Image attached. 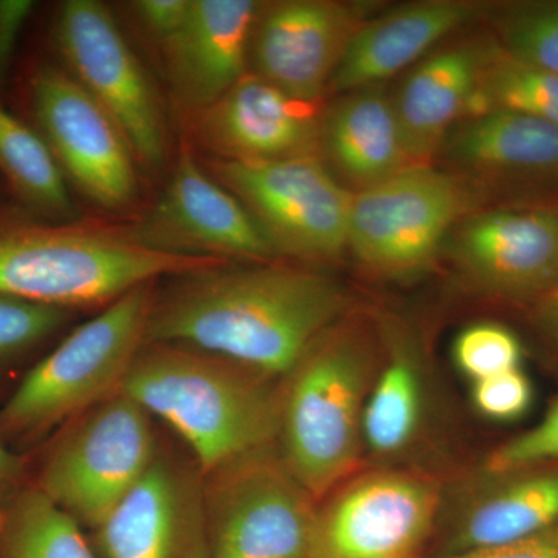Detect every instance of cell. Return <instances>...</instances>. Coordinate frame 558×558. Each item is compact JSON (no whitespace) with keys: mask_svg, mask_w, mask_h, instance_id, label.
I'll return each mask as SVG.
<instances>
[{"mask_svg":"<svg viewBox=\"0 0 558 558\" xmlns=\"http://www.w3.org/2000/svg\"><path fill=\"white\" fill-rule=\"evenodd\" d=\"M132 231L148 247L175 255L223 260L275 255L247 208L202 170L185 145L160 199Z\"/></svg>","mask_w":558,"mask_h":558,"instance_id":"14","label":"cell"},{"mask_svg":"<svg viewBox=\"0 0 558 558\" xmlns=\"http://www.w3.org/2000/svg\"><path fill=\"white\" fill-rule=\"evenodd\" d=\"M70 311L0 296V368L49 340Z\"/></svg>","mask_w":558,"mask_h":558,"instance_id":"30","label":"cell"},{"mask_svg":"<svg viewBox=\"0 0 558 558\" xmlns=\"http://www.w3.org/2000/svg\"><path fill=\"white\" fill-rule=\"evenodd\" d=\"M0 558H98L81 526L38 487L14 490L0 520Z\"/></svg>","mask_w":558,"mask_h":558,"instance_id":"25","label":"cell"},{"mask_svg":"<svg viewBox=\"0 0 558 558\" xmlns=\"http://www.w3.org/2000/svg\"><path fill=\"white\" fill-rule=\"evenodd\" d=\"M422 379L414 360L395 352L374 377L363 410V446L391 457L410 446L422 417Z\"/></svg>","mask_w":558,"mask_h":558,"instance_id":"26","label":"cell"},{"mask_svg":"<svg viewBox=\"0 0 558 558\" xmlns=\"http://www.w3.org/2000/svg\"><path fill=\"white\" fill-rule=\"evenodd\" d=\"M54 43L68 72L101 106L140 161L159 167L167 157V130L159 98L108 7L68 0L58 10Z\"/></svg>","mask_w":558,"mask_h":558,"instance_id":"10","label":"cell"},{"mask_svg":"<svg viewBox=\"0 0 558 558\" xmlns=\"http://www.w3.org/2000/svg\"><path fill=\"white\" fill-rule=\"evenodd\" d=\"M473 502L451 535L449 553L497 548L546 534L558 523V468L502 475ZM447 553V554H449Z\"/></svg>","mask_w":558,"mask_h":558,"instance_id":"23","label":"cell"},{"mask_svg":"<svg viewBox=\"0 0 558 558\" xmlns=\"http://www.w3.org/2000/svg\"><path fill=\"white\" fill-rule=\"evenodd\" d=\"M486 5L470 0H421L366 20L349 44L328 92L380 86L476 20Z\"/></svg>","mask_w":558,"mask_h":558,"instance_id":"19","label":"cell"},{"mask_svg":"<svg viewBox=\"0 0 558 558\" xmlns=\"http://www.w3.org/2000/svg\"><path fill=\"white\" fill-rule=\"evenodd\" d=\"M490 49L478 43L446 47L418 62L403 81L392 101L414 167H427L459 120L469 116Z\"/></svg>","mask_w":558,"mask_h":558,"instance_id":"20","label":"cell"},{"mask_svg":"<svg viewBox=\"0 0 558 558\" xmlns=\"http://www.w3.org/2000/svg\"><path fill=\"white\" fill-rule=\"evenodd\" d=\"M549 535H550V537H553V538H554V542H556V543H557V545H558V523L556 524V526H554L553 529H550V531H549Z\"/></svg>","mask_w":558,"mask_h":558,"instance_id":"38","label":"cell"},{"mask_svg":"<svg viewBox=\"0 0 558 558\" xmlns=\"http://www.w3.org/2000/svg\"><path fill=\"white\" fill-rule=\"evenodd\" d=\"M433 558H558V545L550 537L549 532H546L538 537L513 543V545L462 550V553H449L446 556Z\"/></svg>","mask_w":558,"mask_h":558,"instance_id":"35","label":"cell"},{"mask_svg":"<svg viewBox=\"0 0 558 558\" xmlns=\"http://www.w3.org/2000/svg\"><path fill=\"white\" fill-rule=\"evenodd\" d=\"M472 396L473 405L484 417L510 422L531 409L534 389L524 371L519 368L473 381Z\"/></svg>","mask_w":558,"mask_h":558,"instance_id":"32","label":"cell"},{"mask_svg":"<svg viewBox=\"0 0 558 558\" xmlns=\"http://www.w3.org/2000/svg\"><path fill=\"white\" fill-rule=\"evenodd\" d=\"M534 317L543 333L558 347V289L539 296Z\"/></svg>","mask_w":558,"mask_h":558,"instance_id":"36","label":"cell"},{"mask_svg":"<svg viewBox=\"0 0 558 558\" xmlns=\"http://www.w3.org/2000/svg\"><path fill=\"white\" fill-rule=\"evenodd\" d=\"M470 174L501 182L558 180V126L524 113L494 110L459 121L442 148Z\"/></svg>","mask_w":558,"mask_h":558,"instance_id":"21","label":"cell"},{"mask_svg":"<svg viewBox=\"0 0 558 558\" xmlns=\"http://www.w3.org/2000/svg\"><path fill=\"white\" fill-rule=\"evenodd\" d=\"M323 499L312 558H421L439 510L433 481L396 469L343 481Z\"/></svg>","mask_w":558,"mask_h":558,"instance_id":"11","label":"cell"},{"mask_svg":"<svg viewBox=\"0 0 558 558\" xmlns=\"http://www.w3.org/2000/svg\"><path fill=\"white\" fill-rule=\"evenodd\" d=\"M159 451L153 416L120 391L64 425L35 487L81 527L95 531L137 486Z\"/></svg>","mask_w":558,"mask_h":558,"instance_id":"6","label":"cell"},{"mask_svg":"<svg viewBox=\"0 0 558 558\" xmlns=\"http://www.w3.org/2000/svg\"><path fill=\"white\" fill-rule=\"evenodd\" d=\"M24 461L9 449L0 436V494L14 490L24 475Z\"/></svg>","mask_w":558,"mask_h":558,"instance_id":"37","label":"cell"},{"mask_svg":"<svg viewBox=\"0 0 558 558\" xmlns=\"http://www.w3.org/2000/svg\"><path fill=\"white\" fill-rule=\"evenodd\" d=\"M377 371L373 337L343 318L281 380L278 453L317 501L357 465L363 410Z\"/></svg>","mask_w":558,"mask_h":558,"instance_id":"4","label":"cell"},{"mask_svg":"<svg viewBox=\"0 0 558 558\" xmlns=\"http://www.w3.org/2000/svg\"><path fill=\"white\" fill-rule=\"evenodd\" d=\"M172 279L154 293L146 343L197 349L277 380L349 307L340 282L300 267L226 263Z\"/></svg>","mask_w":558,"mask_h":558,"instance_id":"1","label":"cell"},{"mask_svg":"<svg viewBox=\"0 0 558 558\" xmlns=\"http://www.w3.org/2000/svg\"><path fill=\"white\" fill-rule=\"evenodd\" d=\"M0 172L14 193L49 222H69L73 204L61 168L39 132L0 105Z\"/></svg>","mask_w":558,"mask_h":558,"instance_id":"24","label":"cell"},{"mask_svg":"<svg viewBox=\"0 0 558 558\" xmlns=\"http://www.w3.org/2000/svg\"><path fill=\"white\" fill-rule=\"evenodd\" d=\"M35 9L32 0H0V86L9 80L22 32Z\"/></svg>","mask_w":558,"mask_h":558,"instance_id":"34","label":"cell"},{"mask_svg":"<svg viewBox=\"0 0 558 558\" xmlns=\"http://www.w3.org/2000/svg\"><path fill=\"white\" fill-rule=\"evenodd\" d=\"M494 110L524 113L558 126V75L532 68L492 46L469 117Z\"/></svg>","mask_w":558,"mask_h":558,"instance_id":"27","label":"cell"},{"mask_svg":"<svg viewBox=\"0 0 558 558\" xmlns=\"http://www.w3.org/2000/svg\"><path fill=\"white\" fill-rule=\"evenodd\" d=\"M95 532L102 558H209L204 476L196 462L160 449Z\"/></svg>","mask_w":558,"mask_h":558,"instance_id":"15","label":"cell"},{"mask_svg":"<svg viewBox=\"0 0 558 558\" xmlns=\"http://www.w3.org/2000/svg\"><path fill=\"white\" fill-rule=\"evenodd\" d=\"M190 9L191 0H138L132 3L137 20L160 44L179 32Z\"/></svg>","mask_w":558,"mask_h":558,"instance_id":"33","label":"cell"},{"mask_svg":"<svg viewBox=\"0 0 558 558\" xmlns=\"http://www.w3.org/2000/svg\"><path fill=\"white\" fill-rule=\"evenodd\" d=\"M121 392L178 433L202 475L277 444L281 380L208 352L145 343Z\"/></svg>","mask_w":558,"mask_h":558,"instance_id":"2","label":"cell"},{"mask_svg":"<svg viewBox=\"0 0 558 558\" xmlns=\"http://www.w3.org/2000/svg\"><path fill=\"white\" fill-rule=\"evenodd\" d=\"M322 148L357 193L414 167L395 101L380 86L348 92L330 108L323 120Z\"/></svg>","mask_w":558,"mask_h":558,"instance_id":"22","label":"cell"},{"mask_svg":"<svg viewBox=\"0 0 558 558\" xmlns=\"http://www.w3.org/2000/svg\"><path fill=\"white\" fill-rule=\"evenodd\" d=\"M558 461V400L535 427L492 451L486 469L502 476Z\"/></svg>","mask_w":558,"mask_h":558,"instance_id":"31","label":"cell"},{"mask_svg":"<svg viewBox=\"0 0 558 558\" xmlns=\"http://www.w3.org/2000/svg\"><path fill=\"white\" fill-rule=\"evenodd\" d=\"M38 132L64 178L106 209L128 207L138 193L134 153L119 124L68 70L40 65L31 80Z\"/></svg>","mask_w":558,"mask_h":558,"instance_id":"12","label":"cell"},{"mask_svg":"<svg viewBox=\"0 0 558 558\" xmlns=\"http://www.w3.org/2000/svg\"><path fill=\"white\" fill-rule=\"evenodd\" d=\"M259 9L253 0H191L182 27L161 43L168 78L183 105L201 112L247 75Z\"/></svg>","mask_w":558,"mask_h":558,"instance_id":"18","label":"cell"},{"mask_svg":"<svg viewBox=\"0 0 558 558\" xmlns=\"http://www.w3.org/2000/svg\"><path fill=\"white\" fill-rule=\"evenodd\" d=\"M498 31L509 57L558 75V2L510 7L498 17Z\"/></svg>","mask_w":558,"mask_h":558,"instance_id":"28","label":"cell"},{"mask_svg":"<svg viewBox=\"0 0 558 558\" xmlns=\"http://www.w3.org/2000/svg\"><path fill=\"white\" fill-rule=\"evenodd\" d=\"M459 270L478 288L505 296L558 289V213L492 209L470 216L451 238Z\"/></svg>","mask_w":558,"mask_h":558,"instance_id":"16","label":"cell"},{"mask_svg":"<svg viewBox=\"0 0 558 558\" xmlns=\"http://www.w3.org/2000/svg\"><path fill=\"white\" fill-rule=\"evenodd\" d=\"M226 263L150 248L132 230L0 222V296L60 310L110 304L156 279Z\"/></svg>","mask_w":558,"mask_h":558,"instance_id":"3","label":"cell"},{"mask_svg":"<svg viewBox=\"0 0 558 558\" xmlns=\"http://www.w3.org/2000/svg\"><path fill=\"white\" fill-rule=\"evenodd\" d=\"M459 371L478 381L521 368L523 348L515 333L505 326L481 323L462 330L453 344Z\"/></svg>","mask_w":558,"mask_h":558,"instance_id":"29","label":"cell"},{"mask_svg":"<svg viewBox=\"0 0 558 558\" xmlns=\"http://www.w3.org/2000/svg\"><path fill=\"white\" fill-rule=\"evenodd\" d=\"M202 476L209 558H312L318 501L277 444Z\"/></svg>","mask_w":558,"mask_h":558,"instance_id":"7","label":"cell"},{"mask_svg":"<svg viewBox=\"0 0 558 558\" xmlns=\"http://www.w3.org/2000/svg\"><path fill=\"white\" fill-rule=\"evenodd\" d=\"M468 207L453 175L413 167L373 189L352 193L348 248L384 277H410L435 259Z\"/></svg>","mask_w":558,"mask_h":558,"instance_id":"9","label":"cell"},{"mask_svg":"<svg viewBox=\"0 0 558 558\" xmlns=\"http://www.w3.org/2000/svg\"><path fill=\"white\" fill-rule=\"evenodd\" d=\"M368 10L337 0L260 5L250 43L255 75L290 98L317 105Z\"/></svg>","mask_w":558,"mask_h":558,"instance_id":"13","label":"cell"},{"mask_svg":"<svg viewBox=\"0 0 558 558\" xmlns=\"http://www.w3.org/2000/svg\"><path fill=\"white\" fill-rule=\"evenodd\" d=\"M211 168L220 185L247 208L275 253L329 260L347 252L352 193L317 157L216 160Z\"/></svg>","mask_w":558,"mask_h":558,"instance_id":"8","label":"cell"},{"mask_svg":"<svg viewBox=\"0 0 558 558\" xmlns=\"http://www.w3.org/2000/svg\"><path fill=\"white\" fill-rule=\"evenodd\" d=\"M196 131L219 160H289L317 157L323 120L312 102L290 98L247 73L215 105L201 110Z\"/></svg>","mask_w":558,"mask_h":558,"instance_id":"17","label":"cell"},{"mask_svg":"<svg viewBox=\"0 0 558 558\" xmlns=\"http://www.w3.org/2000/svg\"><path fill=\"white\" fill-rule=\"evenodd\" d=\"M154 293L153 282L124 293L40 359L0 410L2 439L32 442L120 392L146 343Z\"/></svg>","mask_w":558,"mask_h":558,"instance_id":"5","label":"cell"}]
</instances>
